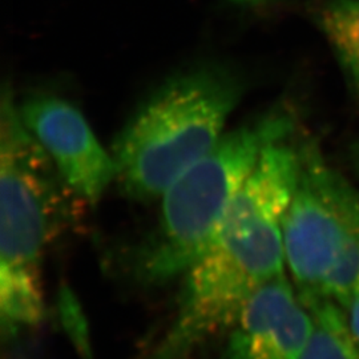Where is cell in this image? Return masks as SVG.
I'll return each mask as SVG.
<instances>
[{
	"mask_svg": "<svg viewBox=\"0 0 359 359\" xmlns=\"http://www.w3.org/2000/svg\"><path fill=\"white\" fill-rule=\"evenodd\" d=\"M354 158H355L357 168L359 169V142L357 144V147H355V151H354Z\"/></svg>",
	"mask_w": 359,
	"mask_h": 359,
	"instance_id": "11",
	"label": "cell"
},
{
	"mask_svg": "<svg viewBox=\"0 0 359 359\" xmlns=\"http://www.w3.org/2000/svg\"><path fill=\"white\" fill-rule=\"evenodd\" d=\"M243 93V79L224 65H200L170 77L114 144L116 180L124 193L139 201L163 196L217 144Z\"/></svg>",
	"mask_w": 359,
	"mask_h": 359,
	"instance_id": "3",
	"label": "cell"
},
{
	"mask_svg": "<svg viewBox=\"0 0 359 359\" xmlns=\"http://www.w3.org/2000/svg\"><path fill=\"white\" fill-rule=\"evenodd\" d=\"M34 135L80 198L96 203L116 180L112 154L105 152L90 124L74 105L60 97L39 95L19 108Z\"/></svg>",
	"mask_w": 359,
	"mask_h": 359,
	"instance_id": "6",
	"label": "cell"
},
{
	"mask_svg": "<svg viewBox=\"0 0 359 359\" xmlns=\"http://www.w3.org/2000/svg\"><path fill=\"white\" fill-rule=\"evenodd\" d=\"M318 19L351 90L359 96V0H329Z\"/></svg>",
	"mask_w": 359,
	"mask_h": 359,
	"instance_id": "9",
	"label": "cell"
},
{
	"mask_svg": "<svg viewBox=\"0 0 359 359\" xmlns=\"http://www.w3.org/2000/svg\"><path fill=\"white\" fill-rule=\"evenodd\" d=\"M359 292V226L348 237L333 269L321 289L320 298H329L339 306Z\"/></svg>",
	"mask_w": 359,
	"mask_h": 359,
	"instance_id": "10",
	"label": "cell"
},
{
	"mask_svg": "<svg viewBox=\"0 0 359 359\" xmlns=\"http://www.w3.org/2000/svg\"><path fill=\"white\" fill-rule=\"evenodd\" d=\"M311 314V332L299 359H359V344L342 308L329 298L304 302Z\"/></svg>",
	"mask_w": 359,
	"mask_h": 359,
	"instance_id": "8",
	"label": "cell"
},
{
	"mask_svg": "<svg viewBox=\"0 0 359 359\" xmlns=\"http://www.w3.org/2000/svg\"><path fill=\"white\" fill-rule=\"evenodd\" d=\"M299 173L301 154L283 140L265 147L187 270L176 320L149 359H182L208 335L231 329L257 290L285 274L283 217Z\"/></svg>",
	"mask_w": 359,
	"mask_h": 359,
	"instance_id": "1",
	"label": "cell"
},
{
	"mask_svg": "<svg viewBox=\"0 0 359 359\" xmlns=\"http://www.w3.org/2000/svg\"><path fill=\"white\" fill-rule=\"evenodd\" d=\"M287 128L281 117H266L231 130L168 188L154 231L136 250L140 281L165 283L191 268L265 147L283 140Z\"/></svg>",
	"mask_w": 359,
	"mask_h": 359,
	"instance_id": "4",
	"label": "cell"
},
{
	"mask_svg": "<svg viewBox=\"0 0 359 359\" xmlns=\"http://www.w3.org/2000/svg\"><path fill=\"white\" fill-rule=\"evenodd\" d=\"M238 3H258V1H262V0H236Z\"/></svg>",
	"mask_w": 359,
	"mask_h": 359,
	"instance_id": "12",
	"label": "cell"
},
{
	"mask_svg": "<svg viewBox=\"0 0 359 359\" xmlns=\"http://www.w3.org/2000/svg\"><path fill=\"white\" fill-rule=\"evenodd\" d=\"M311 326L309 309L281 274L257 290L233 323L222 359H299Z\"/></svg>",
	"mask_w": 359,
	"mask_h": 359,
	"instance_id": "7",
	"label": "cell"
},
{
	"mask_svg": "<svg viewBox=\"0 0 359 359\" xmlns=\"http://www.w3.org/2000/svg\"><path fill=\"white\" fill-rule=\"evenodd\" d=\"M359 226V192L322 163L301 154V173L283 217L285 257L302 302L320 298L348 237Z\"/></svg>",
	"mask_w": 359,
	"mask_h": 359,
	"instance_id": "5",
	"label": "cell"
},
{
	"mask_svg": "<svg viewBox=\"0 0 359 359\" xmlns=\"http://www.w3.org/2000/svg\"><path fill=\"white\" fill-rule=\"evenodd\" d=\"M80 197L4 90L0 129V317L16 334L44 316L41 261Z\"/></svg>",
	"mask_w": 359,
	"mask_h": 359,
	"instance_id": "2",
	"label": "cell"
}]
</instances>
